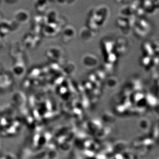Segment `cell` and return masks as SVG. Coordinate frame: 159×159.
<instances>
[{
	"instance_id": "4",
	"label": "cell",
	"mask_w": 159,
	"mask_h": 159,
	"mask_svg": "<svg viewBox=\"0 0 159 159\" xmlns=\"http://www.w3.org/2000/svg\"><path fill=\"white\" fill-rule=\"evenodd\" d=\"M75 30L74 28L71 26H68L64 30L62 36L63 41L64 43L71 41L75 36Z\"/></svg>"
},
{
	"instance_id": "6",
	"label": "cell",
	"mask_w": 159,
	"mask_h": 159,
	"mask_svg": "<svg viewBox=\"0 0 159 159\" xmlns=\"http://www.w3.org/2000/svg\"><path fill=\"white\" fill-rule=\"evenodd\" d=\"M96 33L91 31L88 28H83L80 31V35H84L85 36L81 37L84 41H89L93 38Z\"/></svg>"
},
{
	"instance_id": "7",
	"label": "cell",
	"mask_w": 159,
	"mask_h": 159,
	"mask_svg": "<svg viewBox=\"0 0 159 159\" xmlns=\"http://www.w3.org/2000/svg\"><path fill=\"white\" fill-rule=\"evenodd\" d=\"M150 57L144 55L142 57L141 59V64L146 69H149L151 65H153V61H152Z\"/></svg>"
},
{
	"instance_id": "3",
	"label": "cell",
	"mask_w": 159,
	"mask_h": 159,
	"mask_svg": "<svg viewBox=\"0 0 159 159\" xmlns=\"http://www.w3.org/2000/svg\"><path fill=\"white\" fill-rule=\"evenodd\" d=\"M128 46L127 40L123 38L120 37L115 42V49L118 55L123 54L126 52Z\"/></svg>"
},
{
	"instance_id": "2",
	"label": "cell",
	"mask_w": 159,
	"mask_h": 159,
	"mask_svg": "<svg viewBox=\"0 0 159 159\" xmlns=\"http://www.w3.org/2000/svg\"><path fill=\"white\" fill-rule=\"evenodd\" d=\"M136 35L139 37H144L149 33L150 29V23L146 19L141 18L136 20L134 27Z\"/></svg>"
},
{
	"instance_id": "1",
	"label": "cell",
	"mask_w": 159,
	"mask_h": 159,
	"mask_svg": "<svg viewBox=\"0 0 159 159\" xmlns=\"http://www.w3.org/2000/svg\"><path fill=\"white\" fill-rule=\"evenodd\" d=\"M108 13V9L104 5L91 10L87 20V28L96 33L105 23Z\"/></svg>"
},
{
	"instance_id": "5",
	"label": "cell",
	"mask_w": 159,
	"mask_h": 159,
	"mask_svg": "<svg viewBox=\"0 0 159 159\" xmlns=\"http://www.w3.org/2000/svg\"><path fill=\"white\" fill-rule=\"evenodd\" d=\"M82 61L84 65L89 68L96 66L99 62L96 56L92 54L86 55L83 58Z\"/></svg>"
}]
</instances>
